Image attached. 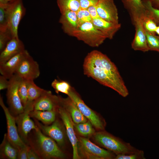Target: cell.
Here are the masks:
<instances>
[{
  "label": "cell",
  "instance_id": "cell-31",
  "mask_svg": "<svg viewBox=\"0 0 159 159\" xmlns=\"http://www.w3.org/2000/svg\"><path fill=\"white\" fill-rule=\"evenodd\" d=\"M13 37L11 32L8 27L5 29L0 30V52L4 49Z\"/></svg>",
  "mask_w": 159,
  "mask_h": 159
},
{
  "label": "cell",
  "instance_id": "cell-30",
  "mask_svg": "<svg viewBox=\"0 0 159 159\" xmlns=\"http://www.w3.org/2000/svg\"><path fill=\"white\" fill-rule=\"evenodd\" d=\"M145 6L146 16L159 25V9L153 7L149 1L143 0Z\"/></svg>",
  "mask_w": 159,
  "mask_h": 159
},
{
  "label": "cell",
  "instance_id": "cell-32",
  "mask_svg": "<svg viewBox=\"0 0 159 159\" xmlns=\"http://www.w3.org/2000/svg\"><path fill=\"white\" fill-rule=\"evenodd\" d=\"M145 32L149 51H155L159 52V36Z\"/></svg>",
  "mask_w": 159,
  "mask_h": 159
},
{
  "label": "cell",
  "instance_id": "cell-20",
  "mask_svg": "<svg viewBox=\"0 0 159 159\" xmlns=\"http://www.w3.org/2000/svg\"><path fill=\"white\" fill-rule=\"evenodd\" d=\"M29 53L27 50L25 49L5 62L0 64V73L1 75L9 79L14 74L22 59Z\"/></svg>",
  "mask_w": 159,
  "mask_h": 159
},
{
  "label": "cell",
  "instance_id": "cell-5",
  "mask_svg": "<svg viewBox=\"0 0 159 159\" xmlns=\"http://www.w3.org/2000/svg\"><path fill=\"white\" fill-rule=\"evenodd\" d=\"M21 78L14 74L9 79L6 96L9 108L11 113L15 117L23 112L24 107L18 94V87Z\"/></svg>",
  "mask_w": 159,
  "mask_h": 159
},
{
  "label": "cell",
  "instance_id": "cell-39",
  "mask_svg": "<svg viewBox=\"0 0 159 159\" xmlns=\"http://www.w3.org/2000/svg\"><path fill=\"white\" fill-rule=\"evenodd\" d=\"M5 76H0V90L7 89L9 85V80Z\"/></svg>",
  "mask_w": 159,
  "mask_h": 159
},
{
  "label": "cell",
  "instance_id": "cell-1",
  "mask_svg": "<svg viewBox=\"0 0 159 159\" xmlns=\"http://www.w3.org/2000/svg\"><path fill=\"white\" fill-rule=\"evenodd\" d=\"M85 75L110 88L123 97L129 92L114 63L105 54L97 50L89 53L83 65Z\"/></svg>",
  "mask_w": 159,
  "mask_h": 159
},
{
  "label": "cell",
  "instance_id": "cell-3",
  "mask_svg": "<svg viewBox=\"0 0 159 159\" xmlns=\"http://www.w3.org/2000/svg\"><path fill=\"white\" fill-rule=\"evenodd\" d=\"M93 135L97 143L116 155L135 153L140 150L130 143L103 130L96 132Z\"/></svg>",
  "mask_w": 159,
  "mask_h": 159
},
{
  "label": "cell",
  "instance_id": "cell-16",
  "mask_svg": "<svg viewBox=\"0 0 159 159\" xmlns=\"http://www.w3.org/2000/svg\"><path fill=\"white\" fill-rule=\"evenodd\" d=\"M80 145L91 154L100 159H115L116 155L112 152L102 148L92 143L88 139L79 137Z\"/></svg>",
  "mask_w": 159,
  "mask_h": 159
},
{
  "label": "cell",
  "instance_id": "cell-43",
  "mask_svg": "<svg viewBox=\"0 0 159 159\" xmlns=\"http://www.w3.org/2000/svg\"><path fill=\"white\" fill-rule=\"evenodd\" d=\"M13 0H0V4H7Z\"/></svg>",
  "mask_w": 159,
  "mask_h": 159
},
{
  "label": "cell",
  "instance_id": "cell-14",
  "mask_svg": "<svg viewBox=\"0 0 159 159\" xmlns=\"http://www.w3.org/2000/svg\"><path fill=\"white\" fill-rule=\"evenodd\" d=\"M60 106L59 96L53 95L49 90L44 92L34 103V110L57 111Z\"/></svg>",
  "mask_w": 159,
  "mask_h": 159
},
{
  "label": "cell",
  "instance_id": "cell-15",
  "mask_svg": "<svg viewBox=\"0 0 159 159\" xmlns=\"http://www.w3.org/2000/svg\"><path fill=\"white\" fill-rule=\"evenodd\" d=\"M128 12L134 24L139 20L143 21L146 17V8L143 0H121Z\"/></svg>",
  "mask_w": 159,
  "mask_h": 159
},
{
  "label": "cell",
  "instance_id": "cell-13",
  "mask_svg": "<svg viewBox=\"0 0 159 159\" xmlns=\"http://www.w3.org/2000/svg\"><path fill=\"white\" fill-rule=\"evenodd\" d=\"M96 6L100 18L109 22L119 23L117 9L113 0H99Z\"/></svg>",
  "mask_w": 159,
  "mask_h": 159
},
{
  "label": "cell",
  "instance_id": "cell-17",
  "mask_svg": "<svg viewBox=\"0 0 159 159\" xmlns=\"http://www.w3.org/2000/svg\"><path fill=\"white\" fill-rule=\"evenodd\" d=\"M63 32L68 35L73 37L79 26L77 12L70 11L61 14L59 20Z\"/></svg>",
  "mask_w": 159,
  "mask_h": 159
},
{
  "label": "cell",
  "instance_id": "cell-37",
  "mask_svg": "<svg viewBox=\"0 0 159 159\" xmlns=\"http://www.w3.org/2000/svg\"><path fill=\"white\" fill-rule=\"evenodd\" d=\"M80 8L87 9L89 7L96 6L99 0H78Z\"/></svg>",
  "mask_w": 159,
  "mask_h": 159
},
{
  "label": "cell",
  "instance_id": "cell-19",
  "mask_svg": "<svg viewBox=\"0 0 159 159\" xmlns=\"http://www.w3.org/2000/svg\"><path fill=\"white\" fill-rule=\"evenodd\" d=\"M25 49L24 45L19 38L13 37L0 52V64L5 62Z\"/></svg>",
  "mask_w": 159,
  "mask_h": 159
},
{
  "label": "cell",
  "instance_id": "cell-40",
  "mask_svg": "<svg viewBox=\"0 0 159 159\" xmlns=\"http://www.w3.org/2000/svg\"><path fill=\"white\" fill-rule=\"evenodd\" d=\"M87 9L89 11L92 20L100 17L97 11L96 6H90Z\"/></svg>",
  "mask_w": 159,
  "mask_h": 159
},
{
  "label": "cell",
  "instance_id": "cell-22",
  "mask_svg": "<svg viewBox=\"0 0 159 159\" xmlns=\"http://www.w3.org/2000/svg\"><path fill=\"white\" fill-rule=\"evenodd\" d=\"M92 22L95 27L101 32L107 39H112L120 29L121 24L105 21L100 17L93 19Z\"/></svg>",
  "mask_w": 159,
  "mask_h": 159
},
{
  "label": "cell",
  "instance_id": "cell-6",
  "mask_svg": "<svg viewBox=\"0 0 159 159\" xmlns=\"http://www.w3.org/2000/svg\"><path fill=\"white\" fill-rule=\"evenodd\" d=\"M34 103L27 102L23 112L15 117L19 134L26 144L29 134L37 127L34 122L30 118L29 115L30 112L34 110Z\"/></svg>",
  "mask_w": 159,
  "mask_h": 159
},
{
  "label": "cell",
  "instance_id": "cell-21",
  "mask_svg": "<svg viewBox=\"0 0 159 159\" xmlns=\"http://www.w3.org/2000/svg\"><path fill=\"white\" fill-rule=\"evenodd\" d=\"M60 105L69 113L74 124L85 122L87 119L83 115L76 103L69 97L63 98L59 96Z\"/></svg>",
  "mask_w": 159,
  "mask_h": 159
},
{
  "label": "cell",
  "instance_id": "cell-9",
  "mask_svg": "<svg viewBox=\"0 0 159 159\" xmlns=\"http://www.w3.org/2000/svg\"><path fill=\"white\" fill-rule=\"evenodd\" d=\"M9 14L8 27L13 37H19L18 29L21 20L25 15L26 9L22 0H13L8 3Z\"/></svg>",
  "mask_w": 159,
  "mask_h": 159
},
{
  "label": "cell",
  "instance_id": "cell-29",
  "mask_svg": "<svg viewBox=\"0 0 159 159\" xmlns=\"http://www.w3.org/2000/svg\"><path fill=\"white\" fill-rule=\"evenodd\" d=\"M9 14L8 4H0V30L8 28Z\"/></svg>",
  "mask_w": 159,
  "mask_h": 159
},
{
  "label": "cell",
  "instance_id": "cell-8",
  "mask_svg": "<svg viewBox=\"0 0 159 159\" xmlns=\"http://www.w3.org/2000/svg\"><path fill=\"white\" fill-rule=\"evenodd\" d=\"M0 105L6 116L7 137L11 143L18 150L27 144L22 140L19 134L15 117L11 113L9 109L5 105L1 95Z\"/></svg>",
  "mask_w": 159,
  "mask_h": 159
},
{
  "label": "cell",
  "instance_id": "cell-28",
  "mask_svg": "<svg viewBox=\"0 0 159 159\" xmlns=\"http://www.w3.org/2000/svg\"><path fill=\"white\" fill-rule=\"evenodd\" d=\"M74 124L77 131L82 136L89 137L95 133L93 125L89 120L83 123Z\"/></svg>",
  "mask_w": 159,
  "mask_h": 159
},
{
  "label": "cell",
  "instance_id": "cell-4",
  "mask_svg": "<svg viewBox=\"0 0 159 159\" xmlns=\"http://www.w3.org/2000/svg\"><path fill=\"white\" fill-rule=\"evenodd\" d=\"M73 37L92 47H97L107 39L94 26L92 22H87L79 26Z\"/></svg>",
  "mask_w": 159,
  "mask_h": 159
},
{
  "label": "cell",
  "instance_id": "cell-25",
  "mask_svg": "<svg viewBox=\"0 0 159 159\" xmlns=\"http://www.w3.org/2000/svg\"><path fill=\"white\" fill-rule=\"evenodd\" d=\"M26 84L28 91L27 102H34L41 96L45 90L37 86L34 80L26 81Z\"/></svg>",
  "mask_w": 159,
  "mask_h": 159
},
{
  "label": "cell",
  "instance_id": "cell-42",
  "mask_svg": "<svg viewBox=\"0 0 159 159\" xmlns=\"http://www.w3.org/2000/svg\"><path fill=\"white\" fill-rule=\"evenodd\" d=\"M149 2L152 6L156 8L159 9V0H144Z\"/></svg>",
  "mask_w": 159,
  "mask_h": 159
},
{
  "label": "cell",
  "instance_id": "cell-33",
  "mask_svg": "<svg viewBox=\"0 0 159 159\" xmlns=\"http://www.w3.org/2000/svg\"><path fill=\"white\" fill-rule=\"evenodd\" d=\"M18 94L22 104L24 107L28 101V91L26 80L21 79L18 87Z\"/></svg>",
  "mask_w": 159,
  "mask_h": 159
},
{
  "label": "cell",
  "instance_id": "cell-24",
  "mask_svg": "<svg viewBox=\"0 0 159 159\" xmlns=\"http://www.w3.org/2000/svg\"><path fill=\"white\" fill-rule=\"evenodd\" d=\"M56 111L33 110L30 112L29 115L31 117L41 121L43 124L48 125L56 120Z\"/></svg>",
  "mask_w": 159,
  "mask_h": 159
},
{
  "label": "cell",
  "instance_id": "cell-7",
  "mask_svg": "<svg viewBox=\"0 0 159 159\" xmlns=\"http://www.w3.org/2000/svg\"><path fill=\"white\" fill-rule=\"evenodd\" d=\"M68 96L76 103L83 115L95 127L101 130H104L105 122L104 120L85 104L73 87Z\"/></svg>",
  "mask_w": 159,
  "mask_h": 159
},
{
  "label": "cell",
  "instance_id": "cell-11",
  "mask_svg": "<svg viewBox=\"0 0 159 159\" xmlns=\"http://www.w3.org/2000/svg\"><path fill=\"white\" fill-rule=\"evenodd\" d=\"M34 119L36 125L43 133L54 140L59 146H64L65 143L64 130L59 120L56 119L51 125H47L41 123L36 119Z\"/></svg>",
  "mask_w": 159,
  "mask_h": 159
},
{
  "label": "cell",
  "instance_id": "cell-10",
  "mask_svg": "<svg viewBox=\"0 0 159 159\" xmlns=\"http://www.w3.org/2000/svg\"><path fill=\"white\" fill-rule=\"evenodd\" d=\"M14 74L26 81L34 80L40 74L39 65L29 53L22 59Z\"/></svg>",
  "mask_w": 159,
  "mask_h": 159
},
{
  "label": "cell",
  "instance_id": "cell-12",
  "mask_svg": "<svg viewBox=\"0 0 159 159\" xmlns=\"http://www.w3.org/2000/svg\"><path fill=\"white\" fill-rule=\"evenodd\" d=\"M57 112L65 127L67 134L72 147L73 158L80 159L81 157L78 151V143L74 130V123L68 112L60 105Z\"/></svg>",
  "mask_w": 159,
  "mask_h": 159
},
{
  "label": "cell",
  "instance_id": "cell-18",
  "mask_svg": "<svg viewBox=\"0 0 159 159\" xmlns=\"http://www.w3.org/2000/svg\"><path fill=\"white\" fill-rule=\"evenodd\" d=\"M135 27V34L131 44V47L135 50L145 52L149 51L145 31L141 20L138 21L133 24Z\"/></svg>",
  "mask_w": 159,
  "mask_h": 159
},
{
  "label": "cell",
  "instance_id": "cell-23",
  "mask_svg": "<svg viewBox=\"0 0 159 159\" xmlns=\"http://www.w3.org/2000/svg\"><path fill=\"white\" fill-rule=\"evenodd\" d=\"M18 150L9 140L7 133L4 134L0 145V158L16 159Z\"/></svg>",
  "mask_w": 159,
  "mask_h": 159
},
{
  "label": "cell",
  "instance_id": "cell-41",
  "mask_svg": "<svg viewBox=\"0 0 159 159\" xmlns=\"http://www.w3.org/2000/svg\"><path fill=\"white\" fill-rule=\"evenodd\" d=\"M27 153V159H40L35 152L29 146Z\"/></svg>",
  "mask_w": 159,
  "mask_h": 159
},
{
  "label": "cell",
  "instance_id": "cell-34",
  "mask_svg": "<svg viewBox=\"0 0 159 159\" xmlns=\"http://www.w3.org/2000/svg\"><path fill=\"white\" fill-rule=\"evenodd\" d=\"M79 26L87 22H92V19L87 9L80 8L77 12Z\"/></svg>",
  "mask_w": 159,
  "mask_h": 159
},
{
  "label": "cell",
  "instance_id": "cell-38",
  "mask_svg": "<svg viewBox=\"0 0 159 159\" xmlns=\"http://www.w3.org/2000/svg\"><path fill=\"white\" fill-rule=\"evenodd\" d=\"M29 146H26L18 150L17 159H27V153Z\"/></svg>",
  "mask_w": 159,
  "mask_h": 159
},
{
  "label": "cell",
  "instance_id": "cell-2",
  "mask_svg": "<svg viewBox=\"0 0 159 159\" xmlns=\"http://www.w3.org/2000/svg\"><path fill=\"white\" fill-rule=\"evenodd\" d=\"M26 144L35 152L40 159H63L64 152L53 139L44 134L37 126L29 134Z\"/></svg>",
  "mask_w": 159,
  "mask_h": 159
},
{
  "label": "cell",
  "instance_id": "cell-35",
  "mask_svg": "<svg viewBox=\"0 0 159 159\" xmlns=\"http://www.w3.org/2000/svg\"><path fill=\"white\" fill-rule=\"evenodd\" d=\"M142 22L143 27L146 32L151 34H156L157 25L153 20L146 16Z\"/></svg>",
  "mask_w": 159,
  "mask_h": 159
},
{
  "label": "cell",
  "instance_id": "cell-26",
  "mask_svg": "<svg viewBox=\"0 0 159 159\" xmlns=\"http://www.w3.org/2000/svg\"><path fill=\"white\" fill-rule=\"evenodd\" d=\"M61 14L72 11L77 12L80 6L78 0H56Z\"/></svg>",
  "mask_w": 159,
  "mask_h": 159
},
{
  "label": "cell",
  "instance_id": "cell-27",
  "mask_svg": "<svg viewBox=\"0 0 159 159\" xmlns=\"http://www.w3.org/2000/svg\"><path fill=\"white\" fill-rule=\"evenodd\" d=\"M56 92H61L68 95L72 87L67 82L58 79H54L51 84Z\"/></svg>",
  "mask_w": 159,
  "mask_h": 159
},
{
  "label": "cell",
  "instance_id": "cell-44",
  "mask_svg": "<svg viewBox=\"0 0 159 159\" xmlns=\"http://www.w3.org/2000/svg\"><path fill=\"white\" fill-rule=\"evenodd\" d=\"M156 34H157L159 36V25H157L155 31Z\"/></svg>",
  "mask_w": 159,
  "mask_h": 159
},
{
  "label": "cell",
  "instance_id": "cell-36",
  "mask_svg": "<svg viewBox=\"0 0 159 159\" xmlns=\"http://www.w3.org/2000/svg\"><path fill=\"white\" fill-rule=\"evenodd\" d=\"M115 159H145L143 151L140 150L138 152L129 154H120L117 155Z\"/></svg>",
  "mask_w": 159,
  "mask_h": 159
}]
</instances>
